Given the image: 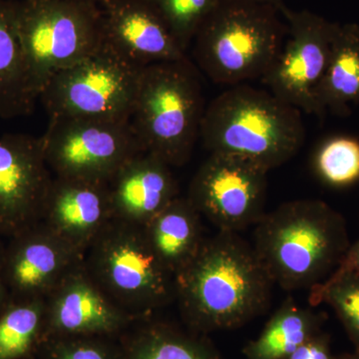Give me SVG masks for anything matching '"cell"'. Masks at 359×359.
<instances>
[{
    "label": "cell",
    "instance_id": "cell-1",
    "mask_svg": "<svg viewBox=\"0 0 359 359\" xmlns=\"http://www.w3.org/2000/svg\"><path fill=\"white\" fill-rule=\"evenodd\" d=\"M275 285L252 243L219 231L176 276V299L189 330H235L266 313Z\"/></svg>",
    "mask_w": 359,
    "mask_h": 359
},
{
    "label": "cell",
    "instance_id": "cell-2",
    "mask_svg": "<svg viewBox=\"0 0 359 359\" xmlns=\"http://www.w3.org/2000/svg\"><path fill=\"white\" fill-rule=\"evenodd\" d=\"M351 245L346 219L320 200L290 201L256 224L252 247L275 285L311 290L327 280Z\"/></svg>",
    "mask_w": 359,
    "mask_h": 359
},
{
    "label": "cell",
    "instance_id": "cell-3",
    "mask_svg": "<svg viewBox=\"0 0 359 359\" xmlns=\"http://www.w3.org/2000/svg\"><path fill=\"white\" fill-rule=\"evenodd\" d=\"M200 137L210 154L238 156L271 171L299 153L306 128L302 111L269 90L243 83L205 107Z\"/></svg>",
    "mask_w": 359,
    "mask_h": 359
},
{
    "label": "cell",
    "instance_id": "cell-4",
    "mask_svg": "<svg viewBox=\"0 0 359 359\" xmlns=\"http://www.w3.org/2000/svg\"><path fill=\"white\" fill-rule=\"evenodd\" d=\"M205 107L190 60L165 61L141 70L130 123L145 152L183 167L199 139Z\"/></svg>",
    "mask_w": 359,
    "mask_h": 359
},
{
    "label": "cell",
    "instance_id": "cell-5",
    "mask_svg": "<svg viewBox=\"0 0 359 359\" xmlns=\"http://www.w3.org/2000/svg\"><path fill=\"white\" fill-rule=\"evenodd\" d=\"M275 7L219 0L194 39V56L217 84L262 79L282 50L287 26Z\"/></svg>",
    "mask_w": 359,
    "mask_h": 359
},
{
    "label": "cell",
    "instance_id": "cell-6",
    "mask_svg": "<svg viewBox=\"0 0 359 359\" xmlns=\"http://www.w3.org/2000/svg\"><path fill=\"white\" fill-rule=\"evenodd\" d=\"M84 266L115 306L138 318L176 299V278L156 255L141 224L111 219L87 250Z\"/></svg>",
    "mask_w": 359,
    "mask_h": 359
},
{
    "label": "cell",
    "instance_id": "cell-7",
    "mask_svg": "<svg viewBox=\"0 0 359 359\" xmlns=\"http://www.w3.org/2000/svg\"><path fill=\"white\" fill-rule=\"evenodd\" d=\"M14 20L39 96L57 73L103 45L101 6L91 0H13Z\"/></svg>",
    "mask_w": 359,
    "mask_h": 359
},
{
    "label": "cell",
    "instance_id": "cell-8",
    "mask_svg": "<svg viewBox=\"0 0 359 359\" xmlns=\"http://www.w3.org/2000/svg\"><path fill=\"white\" fill-rule=\"evenodd\" d=\"M41 140L54 176L106 184L135 156L145 152L130 121L50 117Z\"/></svg>",
    "mask_w": 359,
    "mask_h": 359
},
{
    "label": "cell",
    "instance_id": "cell-9",
    "mask_svg": "<svg viewBox=\"0 0 359 359\" xmlns=\"http://www.w3.org/2000/svg\"><path fill=\"white\" fill-rule=\"evenodd\" d=\"M141 70L102 45L88 58L52 77L39 99L49 118L130 121Z\"/></svg>",
    "mask_w": 359,
    "mask_h": 359
},
{
    "label": "cell",
    "instance_id": "cell-10",
    "mask_svg": "<svg viewBox=\"0 0 359 359\" xmlns=\"http://www.w3.org/2000/svg\"><path fill=\"white\" fill-rule=\"evenodd\" d=\"M268 173L245 158L211 153L196 172L187 198L219 231L238 233L266 214Z\"/></svg>",
    "mask_w": 359,
    "mask_h": 359
},
{
    "label": "cell",
    "instance_id": "cell-11",
    "mask_svg": "<svg viewBox=\"0 0 359 359\" xmlns=\"http://www.w3.org/2000/svg\"><path fill=\"white\" fill-rule=\"evenodd\" d=\"M280 13L287 21V37L275 63L261 80L285 103L323 117L318 91L330 61L335 22L309 11H292L285 4Z\"/></svg>",
    "mask_w": 359,
    "mask_h": 359
},
{
    "label": "cell",
    "instance_id": "cell-12",
    "mask_svg": "<svg viewBox=\"0 0 359 359\" xmlns=\"http://www.w3.org/2000/svg\"><path fill=\"white\" fill-rule=\"evenodd\" d=\"M8 238L2 275L11 299H45L84 264L85 254L44 222L30 224Z\"/></svg>",
    "mask_w": 359,
    "mask_h": 359
},
{
    "label": "cell",
    "instance_id": "cell-13",
    "mask_svg": "<svg viewBox=\"0 0 359 359\" xmlns=\"http://www.w3.org/2000/svg\"><path fill=\"white\" fill-rule=\"evenodd\" d=\"M52 181L41 137L0 135V237L41 221Z\"/></svg>",
    "mask_w": 359,
    "mask_h": 359
},
{
    "label": "cell",
    "instance_id": "cell-14",
    "mask_svg": "<svg viewBox=\"0 0 359 359\" xmlns=\"http://www.w3.org/2000/svg\"><path fill=\"white\" fill-rule=\"evenodd\" d=\"M100 6L103 46L125 62L143 69L187 58L153 0H109Z\"/></svg>",
    "mask_w": 359,
    "mask_h": 359
},
{
    "label": "cell",
    "instance_id": "cell-15",
    "mask_svg": "<svg viewBox=\"0 0 359 359\" xmlns=\"http://www.w3.org/2000/svg\"><path fill=\"white\" fill-rule=\"evenodd\" d=\"M133 314L118 308L87 273L84 264L45 297L44 339L51 337H101L121 332Z\"/></svg>",
    "mask_w": 359,
    "mask_h": 359
},
{
    "label": "cell",
    "instance_id": "cell-16",
    "mask_svg": "<svg viewBox=\"0 0 359 359\" xmlns=\"http://www.w3.org/2000/svg\"><path fill=\"white\" fill-rule=\"evenodd\" d=\"M113 217L106 183L54 177L41 221L86 254Z\"/></svg>",
    "mask_w": 359,
    "mask_h": 359
},
{
    "label": "cell",
    "instance_id": "cell-17",
    "mask_svg": "<svg viewBox=\"0 0 359 359\" xmlns=\"http://www.w3.org/2000/svg\"><path fill=\"white\" fill-rule=\"evenodd\" d=\"M107 186L114 219L141 226L179 197L171 166L148 152L127 162Z\"/></svg>",
    "mask_w": 359,
    "mask_h": 359
},
{
    "label": "cell",
    "instance_id": "cell-18",
    "mask_svg": "<svg viewBox=\"0 0 359 359\" xmlns=\"http://www.w3.org/2000/svg\"><path fill=\"white\" fill-rule=\"evenodd\" d=\"M144 228L151 247L175 278L205 240L200 212L187 197L176 198Z\"/></svg>",
    "mask_w": 359,
    "mask_h": 359
},
{
    "label": "cell",
    "instance_id": "cell-19",
    "mask_svg": "<svg viewBox=\"0 0 359 359\" xmlns=\"http://www.w3.org/2000/svg\"><path fill=\"white\" fill-rule=\"evenodd\" d=\"M39 99L16 29L13 0H0V117L32 114Z\"/></svg>",
    "mask_w": 359,
    "mask_h": 359
},
{
    "label": "cell",
    "instance_id": "cell-20",
    "mask_svg": "<svg viewBox=\"0 0 359 359\" xmlns=\"http://www.w3.org/2000/svg\"><path fill=\"white\" fill-rule=\"evenodd\" d=\"M323 112L348 116L349 104L359 103V25L335 23L332 50L318 91Z\"/></svg>",
    "mask_w": 359,
    "mask_h": 359
},
{
    "label": "cell",
    "instance_id": "cell-21",
    "mask_svg": "<svg viewBox=\"0 0 359 359\" xmlns=\"http://www.w3.org/2000/svg\"><path fill=\"white\" fill-rule=\"evenodd\" d=\"M325 320V314L302 308L289 297L271 316L259 337L245 346L243 353L245 359H287L323 332Z\"/></svg>",
    "mask_w": 359,
    "mask_h": 359
},
{
    "label": "cell",
    "instance_id": "cell-22",
    "mask_svg": "<svg viewBox=\"0 0 359 359\" xmlns=\"http://www.w3.org/2000/svg\"><path fill=\"white\" fill-rule=\"evenodd\" d=\"M125 359H222L207 335L154 323L131 340Z\"/></svg>",
    "mask_w": 359,
    "mask_h": 359
},
{
    "label": "cell",
    "instance_id": "cell-23",
    "mask_svg": "<svg viewBox=\"0 0 359 359\" xmlns=\"http://www.w3.org/2000/svg\"><path fill=\"white\" fill-rule=\"evenodd\" d=\"M45 299H11L0 313V359H28L39 351Z\"/></svg>",
    "mask_w": 359,
    "mask_h": 359
},
{
    "label": "cell",
    "instance_id": "cell-24",
    "mask_svg": "<svg viewBox=\"0 0 359 359\" xmlns=\"http://www.w3.org/2000/svg\"><path fill=\"white\" fill-rule=\"evenodd\" d=\"M309 302L313 308L327 304L334 309L359 353V276L332 273L309 290Z\"/></svg>",
    "mask_w": 359,
    "mask_h": 359
},
{
    "label": "cell",
    "instance_id": "cell-25",
    "mask_svg": "<svg viewBox=\"0 0 359 359\" xmlns=\"http://www.w3.org/2000/svg\"><path fill=\"white\" fill-rule=\"evenodd\" d=\"M321 181L344 188L359 181V140L353 136L330 137L320 144L313 159Z\"/></svg>",
    "mask_w": 359,
    "mask_h": 359
},
{
    "label": "cell",
    "instance_id": "cell-26",
    "mask_svg": "<svg viewBox=\"0 0 359 359\" xmlns=\"http://www.w3.org/2000/svg\"><path fill=\"white\" fill-rule=\"evenodd\" d=\"M168 27L187 51L219 0H153Z\"/></svg>",
    "mask_w": 359,
    "mask_h": 359
},
{
    "label": "cell",
    "instance_id": "cell-27",
    "mask_svg": "<svg viewBox=\"0 0 359 359\" xmlns=\"http://www.w3.org/2000/svg\"><path fill=\"white\" fill-rule=\"evenodd\" d=\"M96 337H51L42 340V359H116L115 354Z\"/></svg>",
    "mask_w": 359,
    "mask_h": 359
},
{
    "label": "cell",
    "instance_id": "cell-28",
    "mask_svg": "<svg viewBox=\"0 0 359 359\" xmlns=\"http://www.w3.org/2000/svg\"><path fill=\"white\" fill-rule=\"evenodd\" d=\"M287 359H337V356L332 353L330 335L321 332Z\"/></svg>",
    "mask_w": 359,
    "mask_h": 359
},
{
    "label": "cell",
    "instance_id": "cell-29",
    "mask_svg": "<svg viewBox=\"0 0 359 359\" xmlns=\"http://www.w3.org/2000/svg\"><path fill=\"white\" fill-rule=\"evenodd\" d=\"M355 273L359 276V238L354 244L349 245L341 263L332 273Z\"/></svg>",
    "mask_w": 359,
    "mask_h": 359
},
{
    "label": "cell",
    "instance_id": "cell-30",
    "mask_svg": "<svg viewBox=\"0 0 359 359\" xmlns=\"http://www.w3.org/2000/svg\"><path fill=\"white\" fill-rule=\"evenodd\" d=\"M4 245L0 242V313L2 309L6 308L8 302L11 301L8 290H7L6 283H4V275H2V256H4Z\"/></svg>",
    "mask_w": 359,
    "mask_h": 359
},
{
    "label": "cell",
    "instance_id": "cell-31",
    "mask_svg": "<svg viewBox=\"0 0 359 359\" xmlns=\"http://www.w3.org/2000/svg\"><path fill=\"white\" fill-rule=\"evenodd\" d=\"M245 1L254 2V4H264L275 7L280 11V7L283 6V0H245Z\"/></svg>",
    "mask_w": 359,
    "mask_h": 359
},
{
    "label": "cell",
    "instance_id": "cell-32",
    "mask_svg": "<svg viewBox=\"0 0 359 359\" xmlns=\"http://www.w3.org/2000/svg\"><path fill=\"white\" fill-rule=\"evenodd\" d=\"M337 359H359V353L354 351L353 353H344L337 356Z\"/></svg>",
    "mask_w": 359,
    "mask_h": 359
},
{
    "label": "cell",
    "instance_id": "cell-33",
    "mask_svg": "<svg viewBox=\"0 0 359 359\" xmlns=\"http://www.w3.org/2000/svg\"><path fill=\"white\" fill-rule=\"evenodd\" d=\"M91 1H95L97 4H102L104 2L109 1V0H91Z\"/></svg>",
    "mask_w": 359,
    "mask_h": 359
}]
</instances>
